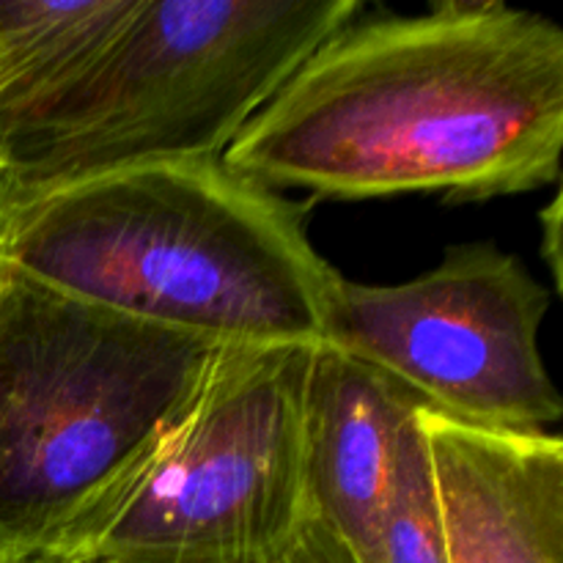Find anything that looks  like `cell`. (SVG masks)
I'll list each match as a JSON object with an SVG mask.
<instances>
[{
    "label": "cell",
    "instance_id": "30bf717a",
    "mask_svg": "<svg viewBox=\"0 0 563 563\" xmlns=\"http://www.w3.org/2000/svg\"><path fill=\"white\" fill-rule=\"evenodd\" d=\"M377 563H449L432 467L416 427V407L399 429Z\"/></svg>",
    "mask_w": 563,
    "mask_h": 563
},
{
    "label": "cell",
    "instance_id": "6da1fadb",
    "mask_svg": "<svg viewBox=\"0 0 563 563\" xmlns=\"http://www.w3.org/2000/svg\"><path fill=\"white\" fill-rule=\"evenodd\" d=\"M563 31L498 0L346 22L225 148L234 174L328 198L487 201L561 174Z\"/></svg>",
    "mask_w": 563,
    "mask_h": 563
},
{
    "label": "cell",
    "instance_id": "7c38bea8",
    "mask_svg": "<svg viewBox=\"0 0 563 563\" xmlns=\"http://www.w3.org/2000/svg\"><path fill=\"white\" fill-rule=\"evenodd\" d=\"M559 223H561V201L555 198L553 203H550L548 212H542V225L548 229V236H544V242H548L550 247V269H553V278L555 284L561 280V256H559Z\"/></svg>",
    "mask_w": 563,
    "mask_h": 563
},
{
    "label": "cell",
    "instance_id": "ba28073f",
    "mask_svg": "<svg viewBox=\"0 0 563 563\" xmlns=\"http://www.w3.org/2000/svg\"><path fill=\"white\" fill-rule=\"evenodd\" d=\"M416 396L330 344L313 350L306 407V489L361 563H377L396 443Z\"/></svg>",
    "mask_w": 563,
    "mask_h": 563
},
{
    "label": "cell",
    "instance_id": "52a82bcc",
    "mask_svg": "<svg viewBox=\"0 0 563 563\" xmlns=\"http://www.w3.org/2000/svg\"><path fill=\"white\" fill-rule=\"evenodd\" d=\"M449 563H563V440L416 405Z\"/></svg>",
    "mask_w": 563,
    "mask_h": 563
},
{
    "label": "cell",
    "instance_id": "7a4b0ae2",
    "mask_svg": "<svg viewBox=\"0 0 563 563\" xmlns=\"http://www.w3.org/2000/svg\"><path fill=\"white\" fill-rule=\"evenodd\" d=\"M308 209L220 159L104 170L0 218V269L223 346H319L341 275Z\"/></svg>",
    "mask_w": 563,
    "mask_h": 563
},
{
    "label": "cell",
    "instance_id": "5b68a950",
    "mask_svg": "<svg viewBox=\"0 0 563 563\" xmlns=\"http://www.w3.org/2000/svg\"><path fill=\"white\" fill-rule=\"evenodd\" d=\"M317 346H225L143 476L66 553L121 563H273L311 517L308 377Z\"/></svg>",
    "mask_w": 563,
    "mask_h": 563
},
{
    "label": "cell",
    "instance_id": "5bb4252c",
    "mask_svg": "<svg viewBox=\"0 0 563 563\" xmlns=\"http://www.w3.org/2000/svg\"><path fill=\"white\" fill-rule=\"evenodd\" d=\"M0 563H14V559H5V555H0Z\"/></svg>",
    "mask_w": 563,
    "mask_h": 563
},
{
    "label": "cell",
    "instance_id": "4fadbf2b",
    "mask_svg": "<svg viewBox=\"0 0 563 563\" xmlns=\"http://www.w3.org/2000/svg\"><path fill=\"white\" fill-rule=\"evenodd\" d=\"M14 563H121V561L104 559V555H31V559H22Z\"/></svg>",
    "mask_w": 563,
    "mask_h": 563
},
{
    "label": "cell",
    "instance_id": "9a60e30c",
    "mask_svg": "<svg viewBox=\"0 0 563 563\" xmlns=\"http://www.w3.org/2000/svg\"><path fill=\"white\" fill-rule=\"evenodd\" d=\"M0 170H3V157H0Z\"/></svg>",
    "mask_w": 563,
    "mask_h": 563
},
{
    "label": "cell",
    "instance_id": "8fae6325",
    "mask_svg": "<svg viewBox=\"0 0 563 563\" xmlns=\"http://www.w3.org/2000/svg\"><path fill=\"white\" fill-rule=\"evenodd\" d=\"M273 563H361L357 555L317 517H308L295 542Z\"/></svg>",
    "mask_w": 563,
    "mask_h": 563
},
{
    "label": "cell",
    "instance_id": "8992f818",
    "mask_svg": "<svg viewBox=\"0 0 563 563\" xmlns=\"http://www.w3.org/2000/svg\"><path fill=\"white\" fill-rule=\"evenodd\" d=\"M548 308V289L520 258L471 242L405 284L341 278L324 344L445 416L544 429L563 412L539 350Z\"/></svg>",
    "mask_w": 563,
    "mask_h": 563
},
{
    "label": "cell",
    "instance_id": "277c9868",
    "mask_svg": "<svg viewBox=\"0 0 563 563\" xmlns=\"http://www.w3.org/2000/svg\"><path fill=\"white\" fill-rule=\"evenodd\" d=\"M357 0H143L108 53L3 148L0 218L104 170L220 159Z\"/></svg>",
    "mask_w": 563,
    "mask_h": 563
},
{
    "label": "cell",
    "instance_id": "9c48e42d",
    "mask_svg": "<svg viewBox=\"0 0 563 563\" xmlns=\"http://www.w3.org/2000/svg\"><path fill=\"white\" fill-rule=\"evenodd\" d=\"M143 0H0V157L88 75Z\"/></svg>",
    "mask_w": 563,
    "mask_h": 563
},
{
    "label": "cell",
    "instance_id": "3957f363",
    "mask_svg": "<svg viewBox=\"0 0 563 563\" xmlns=\"http://www.w3.org/2000/svg\"><path fill=\"white\" fill-rule=\"evenodd\" d=\"M223 350L0 269V555L66 553L190 416Z\"/></svg>",
    "mask_w": 563,
    "mask_h": 563
}]
</instances>
